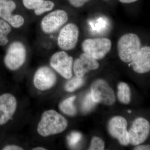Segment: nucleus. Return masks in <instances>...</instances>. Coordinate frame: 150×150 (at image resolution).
<instances>
[{
	"instance_id": "f257e3e1",
	"label": "nucleus",
	"mask_w": 150,
	"mask_h": 150,
	"mask_svg": "<svg viewBox=\"0 0 150 150\" xmlns=\"http://www.w3.org/2000/svg\"><path fill=\"white\" fill-rule=\"evenodd\" d=\"M68 124L67 119L61 114L54 110H48L43 112L37 131L42 137H48L63 132Z\"/></svg>"
},
{
	"instance_id": "f03ea898",
	"label": "nucleus",
	"mask_w": 150,
	"mask_h": 150,
	"mask_svg": "<svg viewBox=\"0 0 150 150\" xmlns=\"http://www.w3.org/2000/svg\"><path fill=\"white\" fill-rule=\"evenodd\" d=\"M142 46L141 39L133 33L124 34L120 38L117 43L118 56L121 61L131 63Z\"/></svg>"
},
{
	"instance_id": "7ed1b4c3",
	"label": "nucleus",
	"mask_w": 150,
	"mask_h": 150,
	"mask_svg": "<svg viewBox=\"0 0 150 150\" xmlns=\"http://www.w3.org/2000/svg\"><path fill=\"white\" fill-rule=\"evenodd\" d=\"M27 50L25 45L20 41H15L9 46L4 59L6 67L11 71L18 69L25 62Z\"/></svg>"
},
{
	"instance_id": "20e7f679",
	"label": "nucleus",
	"mask_w": 150,
	"mask_h": 150,
	"mask_svg": "<svg viewBox=\"0 0 150 150\" xmlns=\"http://www.w3.org/2000/svg\"><path fill=\"white\" fill-rule=\"evenodd\" d=\"M112 43L107 38H97L87 39L82 44L84 53L96 60L104 58L110 52Z\"/></svg>"
},
{
	"instance_id": "39448f33",
	"label": "nucleus",
	"mask_w": 150,
	"mask_h": 150,
	"mask_svg": "<svg viewBox=\"0 0 150 150\" xmlns=\"http://www.w3.org/2000/svg\"><path fill=\"white\" fill-rule=\"evenodd\" d=\"M91 94L93 100L96 103L108 105H112L115 102V94L106 81L98 79L92 83Z\"/></svg>"
},
{
	"instance_id": "423d86ee",
	"label": "nucleus",
	"mask_w": 150,
	"mask_h": 150,
	"mask_svg": "<svg viewBox=\"0 0 150 150\" xmlns=\"http://www.w3.org/2000/svg\"><path fill=\"white\" fill-rule=\"evenodd\" d=\"M69 16L67 12L63 10H56L45 16L41 20L40 28L44 33L51 34L67 23Z\"/></svg>"
},
{
	"instance_id": "0eeeda50",
	"label": "nucleus",
	"mask_w": 150,
	"mask_h": 150,
	"mask_svg": "<svg viewBox=\"0 0 150 150\" xmlns=\"http://www.w3.org/2000/svg\"><path fill=\"white\" fill-rule=\"evenodd\" d=\"M79 30L76 25L69 23L64 25L57 38V44L63 51L72 50L76 46L79 40Z\"/></svg>"
},
{
	"instance_id": "6e6552de",
	"label": "nucleus",
	"mask_w": 150,
	"mask_h": 150,
	"mask_svg": "<svg viewBox=\"0 0 150 150\" xmlns=\"http://www.w3.org/2000/svg\"><path fill=\"white\" fill-rule=\"evenodd\" d=\"M51 67L62 77L69 79L72 76L73 58L64 51L54 53L50 59Z\"/></svg>"
},
{
	"instance_id": "1a4fd4ad",
	"label": "nucleus",
	"mask_w": 150,
	"mask_h": 150,
	"mask_svg": "<svg viewBox=\"0 0 150 150\" xmlns=\"http://www.w3.org/2000/svg\"><path fill=\"white\" fill-rule=\"evenodd\" d=\"M150 131L149 121L144 118H137L128 132L129 144L137 146L144 143L149 137Z\"/></svg>"
},
{
	"instance_id": "9d476101",
	"label": "nucleus",
	"mask_w": 150,
	"mask_h": 150,
	"mask_svg": "<svg viewBox=\"0 0 150 150\" xmlns=\"http://www.w3.org/2000/svg\"><path fill=\"white\" fill-rule=\"evenodd\" d=\"M127 125L126 119L120 116H115L111 118L108 125L109 134L113 138L117 139L121 145L124 146L129 144Z\"/></svg>"
},
{
	"instance_id": "9b49d317",
	"label": "nucleus",
	"mask_w": 150,
	"mask_h": 150,
	"mask_svg": "<svg viewBox=\"0 0 150 150\" xmlns=\"http://www.w3.org/2000/svg\"><path fill=\"white\" fill-rule=\"evenodd\" d=\"M56 74L50 67L43 66L36 71L33 77V83L36 88L41 91L49 89L56 83Z\"/></svg>"
},
{
	"instance_id": "f8f14e48",
	"label": "nucleus",
	"mask_w": 150,
	"mask_h": 150,
	"mask_svg": "<svg viewBox=\"0 0 150 150\" xmlns=\"http://www.w3.org/2000/svg\"><path fill=\"white\" fill-rule=\"evenodd\" d=\"M99 67V63L96 59L84 53L75 60L73 69L76 76L83 78L87 73L97 69Z\"/></svg>"
},
{
	"instance_id": "ddd939ff",
	"label": "nucleus",
	"mask_w": 150,
	"mask_h": 150,
	"mask_svg": "<svg viewBox=\"0 0 150 150\" xmlns=\"http://www.w3.org/2000/svg\"><path fill=\"white\" fill-rule=\"evenodd\" d=\"M17 107V100L13 95L4 94L0 96V125L5 124L13 116Z\"/></svg>"
},
{
	"instance_id": "4468645a",
	"label": "nucleus",
	"mask_w": 150,
	"mask_h": 150,
	"mask_svg": "<svg viewBox=\"0 0 150 150\" xmlns=\"http://www.w3.org/2000/svg\"><path fill=\"white\" fill-rule=\"evenodd\" d=\"M134 71L139 74L148 72L150 70V48L142 47L130 63Z\"/></svg>"
},
{
	"instance_id": "2eb2a0df",
	"label": "nucleus",
	"mask_w": 150,
	"mask_h": 150,
	"mask_svg": "<svg viewBox=\"0 0 150 150\" xmlns=\"http://www.w3.org/2000/svg\"><path fill=\"white\" fill-rule=\"evenodd\" d=\"M16 8V4L13 1L0 0V18L9 23L14 16L12 13Z\"/></svg>"
},
{
	"instance_id": "dca6fc26",
	"label": "nucleus",
	"mask_w": 150,
	"mask_h": 150,
	"mask_svg": "<svg viewBox=\"0 0 150 150\" xmlns=\"http://www.w3.org/2000/svg\"><path fill=\"white\" fill-rule=\"evenodd\" d=\"M118 99L124 104H128L131 100V93L130 88L127 84L121 82L118 86Z\"/></svg>"
},
{
	"instance_id": "f3484780",
	"label": "nucleus",
	"mask_w": 150,
	"mask_h": 150,
	"mask_svg": "<svg viewBox=\"0 0 150 150\" xmlns=\"http://www.w3.org/2000/svg\"><path fill=\"white\" fill-rule=\"evenodd\" d=\"M12 27L8 23L0 19V46H4L8 43V35L11 32Z\"/></svg>"
},
{
	"instance_id": "a211bd4d",
	"label": "nucleus",
	"mask_w": 150,
	"mask_h": 150,
	"mask_svg": "<svg viewBox=\"0 0 150 150\" xmlns=\"http://www.w3.org/2000/svg\"><path fill=\"white\" fill-rule=\"evenodd\" d=\"M76 97L73 96L67 98L60 105V110L65 114L69 115H74L76 112V109L74 104Z\"/></svg>"
},
{
	"instance_id": "6ab92c4d",
	"label": "nucleus",
	"mask_w": 150,
	"mask_h": 150,
	"mask_svg": "<svg viewBox=\"0 0 150 150\" xmlns=\"http://www.w3.org/2000/svg\"><path fill=\"white\" fill-rule=\"evenodd\" d=\"M65 86V89L67 91L72 92L79 88L83 84L84 81L82 78L75 76L69 79Z\"/></svg>"
},
{
	"instance_id": "aec40b11",
	"label": "nucleus",
	"mask_w": 150,
	"mask_h": 150,
	"mask_svg": "<svg viewBox=\"0 0 150 150\" xmlns=\"http://www.w3.org/2000/svg\"><path fill=\"white\" fill-rule=\"evenodd\" d=\"M55 6V4L49 0H44L34 10V13L37 16H40L44 13L52 11Z\"/></svg>"
},
{
	"instance_id": "412c9836",
	"label": "nucleus",
	"mask_w": 150,
	"mask_h": 150,
	"mask_svg": "<svg viewBox=\"0 0 150 150\" xmlns=\"http://www.w3.org/2000/svg\"><path fill=\"white\" fill-rule=\"evenodd\" d=\"M96 103L92 98L91 93H88L86 96L82 105V109L85 112H88L92 109Z\"/></svg>"
},
{
	"instance_id": "4be33fe9",
	"label": "nucleus",
	"mask_w": 150,
	"mask_h": 150,
	"mask_svg": "<svg viewBox=\"0 0 150 150\" xmlns=\"http://www.w3.org/2000/svg\"><path fill=\"white\" fill-rule=\"evenodd\" d=\"M81 138L82 135L81 133L77 131H74L71 133L67 138L68 144L70 146L74 147L76 146Z\"/></svg>"
},
{
	"instance_id": "5701e85b",
	"label": "nucleus",
	"mask_w": 150,
	"mask_h": 150,
	"mask_svg": "<svg viewBox=\"0 0 150 150\" xmlns=\"http://www.w3.org/2000/svg\"><path fill=\"white\" fill-rule=\"evenodd\" d=\"M104 148L105 144L102 139L96 137H93L89 150H103Z\"/></svg>"
},
{
	"instance_id": "b1692460",
	"label": "nucleus",
	"mask_w": 150,
	"mask_h": 150,
	"mask_svg": "<svg viewBox=\"0 0 150 150\" xmlns=\"http://www.w3.org/2000/svg\"><path fill=\"white\" fill-rule=\"evenodd\" d=\"M44 0H22V2L25 8L34 10Z\"/></svg>"
},
{
	"instance_id": "393cba45",
	"label": "nucleus",
	"mask_w": 150,
	"mask_h": 150,
	"mask_svg": "<svg viewBox=\"0 0 150 150\" xmlns=\"http://www.w3.org/2000/svg\"><path fill=\"white\" fill-rule=\"evenodd\" d=\"M91 0H68L70 4L75 8H80Z\"/></svg>"
},
{
	"instance_id": "a878e982",
	"label": "nucleus",
	"mask_w": 150,
	"mask_h": 150,
	"mask_svg": "<svg viewBox=\"0 0 150 150\" xmlns=\"http://www.w3.org/2000/svg\"><path fill=\"white\" fill-rule=\"evenodd\" d=\"M4 150H22L23 149L22 148L16 146V145H10L7 146L3 149Z\"/></svg>"
},
{
	"instance_id": "bb28decb",
	"label": "nucleus",
	"mask_w": 150,
	"mask_h": 150,
	"mask_svg": "<svg viewBox=\"0 0 150 150\" xmlns=\"http://www.w3.org/2000/svg\"><path fill=\"white\" fill-rule=\"evenodd\" d=\"M149 145H142V146H139L137 147L134 150H150Z\"/></svg>"
},
{
	"instance_id": "cd10ccee",
	"label": "nucleus",
	"mask_w": 150,
	"mask_h": 150,
	"mask_svg": "<svg viewBox=\"0 0 150 150\" xmlns=\"http://www.w3.org/2000/svg\"><path fill=\"white\" fill-rule=\"evenodd\" d=\"M120 2L123 4H131L137 1L138 0H118Z\"/></svg>"
},
{
	"instance_id": "c85d7f7f",
	"label": "nucleus",
	"mask_w": 150,
	"mask_h": 150,
	"mask_svg": "<svg viewBox=\"0 0 150 150\" xmlns=\"http://www.w3.org/2000/svg\"><path fill=\"white\" fill-rule=\"evenodd\" d=\"M33 150H46V149H44V148L42 147H37L34 148V149H33Z\"/></svg>"
},
{
	"instance_id": "c756f323",
	"label": "nucleus",
	"mask_w": 150,
	"mask_h": 150,
	"mask_svg": "<svg viewBox=\"0 0 150 150\" xmlns=\"http://www.w3.org/2000/svg\"><path fill=\"white\" fill-rule=\"evenodd\" d=\"M131 110H128V112H129V113H131Z\"/></svg>"
},
{
	"instance_id": "7c9ffc66",
	"label": "nucleus",
	"mask_w": 150,
	"mask_h": 150,
	"mask_svg": "<svg viewBox=\"0 0 150 150\" xmlns=\"http://www.w3.org/2000/svg\"><path fill=\"white\" fill-rule=\"evenodd\" d=\"M105 1H108V0H105Z\"/></svg>"
}]
</instances>
